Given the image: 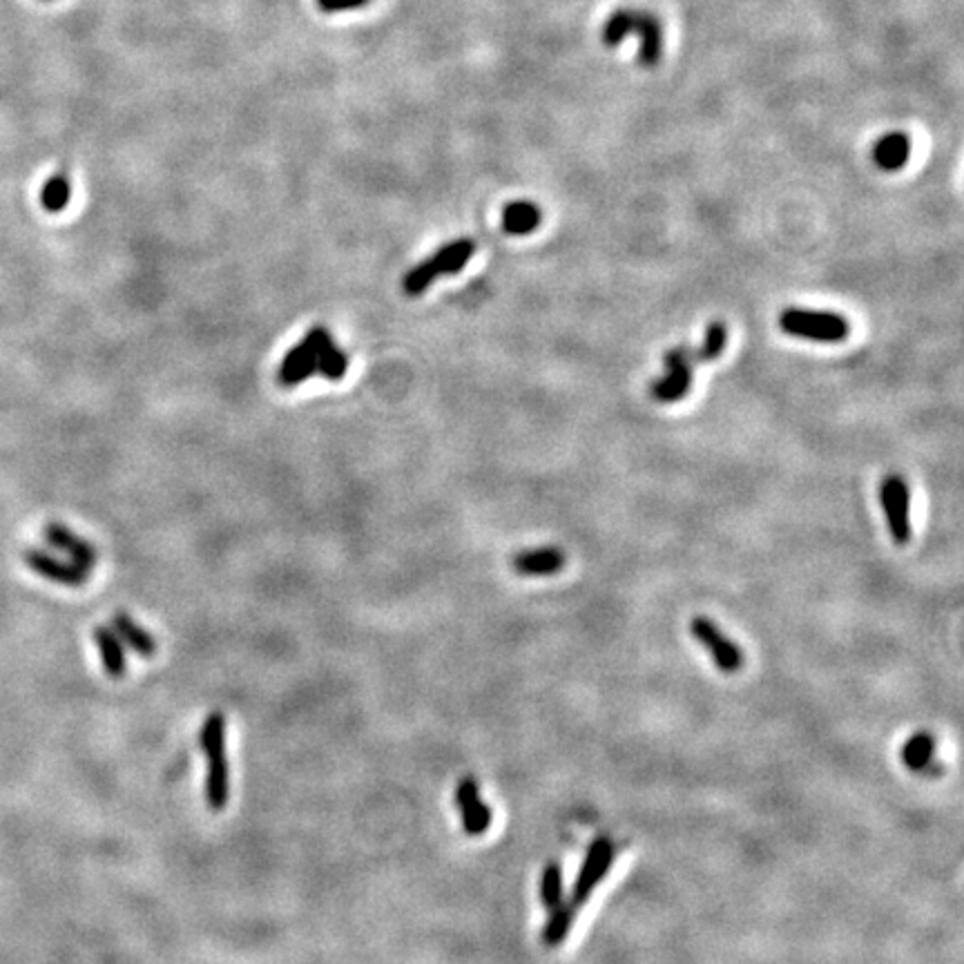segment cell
Wrapping results in <instances>:
<instances>
[{
  "mask_svg": "<svg viewBox=\"0 0 964 964\" xmlns=\"http://www.w3.org/2000/svg\"><path fill=\"white\" fill-rule=\"evenodd\" d=\"M199 746L209 761L206 804L213 813L226 808L230 799V769L226 759V717L215 710L199 730Z\"/></svg>",
  "mask_w": 964,
  "mask_h": 964,
  "instance_id": "1",
  "label": "cell"
},
{
  "mask_svg": "<svg viewBox=\"0 0 964 964\" xmlns=\"http://www.w3.org/2000/svg\"><path fill=\"white\" fill-rule=\"evenodd\" d=\"M634 14H636L634 10L623 8V10H617L607 16V21L603 23V29H600V40L605 47H619L632 34Z\"/></svg>",
  "mask_w": 964,
  "mask_h": 964,
  "instance_id": "20",
  "label": "cell"
},
{
  "mask_svg": "<svg viewBox=\"0 0 964 964\" xmlns=\"http://www.w3.org/2000/svg\"><path fill=\"white\" fill-rule=\"evenodd\" d=\"M348 369V355L344 348L335 346V342L331 340L318 355V373H322L326 380H342L346 376Z\"/></svg>",
  "mask_w": 964,
  "mask_h": 964,
  "instance_id": "24",
  "label": "cell"
},
{
  "mask_svg": "<svg viewBox=\"0 0 964 964\" xmlns=\"http://www.w3.org/2000/svg\"><path fill=\"white\" fill-rule=\"evenodd\" d=\"M45 3H47V0H45Z\"/></svg>",
  "mask_w": 964,
  "mask_h": 964,
  "instance_id": "28",
  "label": "cell"
},
{
  "mask_svg": "<svg viewBox=\"0 0 964 964\" xmlns=\"http://www.w3.org/2000/svg\"><path fill=\"white\" fill-rule=\"evenodd\" d=\"M911 157V139L904 132H889L873 145V162L884 172H895Z\"/></svg>",
  "mask_w": 964,
  "mask_h": 964,
  "instance_id": "13",
  "label": "cell"
},
{
  "mask_svg": "<svg viewBox=\"0 0 964 964\" xmlns=\"http://www.w3.org/2000/svg\"><path fill=\"white\" fill-rule=\"evenodd\" d=\"M681 365L694 367V348L688 346V344H681V346H677V348H673V350L666 353V367H668V369H673V367H681Z\"/></svg>",
  "mask_w": 964,
  "mask_h": 964,
  "instance_id": "27",
  "label": "cell"
},
{
  "mask_svg": "<svg viewBox=\"0 0 964 964\" xmlns=\"http://www.w3.org/2000/svg\"><path fill=\"white\" fill-rule=\"evenodd\" d=\"M690 386H692V367L681 365V367H673V369H668V376H666V378H658V380L652 384L650 393H652V397H654L656 402L670 404V402H679V400H683V397L688 395Z\"/></svg>",
  "mask_w": 964,
  "mask_h": 964,
  "instance_id": "17",
  "label": "cell"
},
{
  "mask_svg": "<svg viewBox=\"0 0 964 964\" xmlns=\"http://www.w3.org/2000/svg\"><path fill=\"white\" fill-rule=\"evenodd\" d=\"M512 568L521 576H551L566 568V554L558 547L527 549L514 556Z\"/></svg>",
  "mask_w": 964,
  "mask_h": 964,
  "instance_id": "11",
  "label": "cell"
},
{
  "mask_svg": "<svg viewBox=\"0 0 964 964\" xmlns=\"http://www.w3.org/2000/svg\"><path fill=\"white\" fill-rule=\"evenodd\" d=\"M455 808L461 813L463 831L469 837H480L491 826V808L480 797V788L476 777L465 775L455 786Z\"/></svg>",
  "mask_w": 964,
  "mask_h": 964,
  "instance_id": "7",
  "label": "cell"
},
{
  "mask_svg": "<svg viewBox=\"0 0 964 964\" xmlns=\"http://www.w3.org/2000/svg\"><path fill=\"white\" fill-rule=\"evenodd\" d=\"M690 634L707 650L710 656H713L715 666L722 673L735 675L743 668L741 647L733 639H728L715 621H710L707 617H694L690 621Z\"/></svg>",
  "mask_w": 964,
  "mask_h": 964,
  "instance_id": "5",
  "label": "cell"
},
{
  "mask_svg": "<svg viewBox=\"0 0 964 964\" xmlns=\"http://www.w3.org/2000/svg\"><path fill=\"white\" fill-rule=\"evenodd\" d=\"M726 340H728V331H726L724 322L710 324L703 344L699 348H694V367L703 365V362H715L726 348Z\"/></svg>",
  "mask_w": 964,
  "mask_h": 964,
  "instance_id": "23",
  "label": "cell"
},
{
  "mask_svg": "<svg viewBox=\"0 0 964 964\" xmlns=\"http://www.w3.org/2000/svg\"><path fill=\"white\" fill-rule=\"evenodd\" d=\"M639 38V63L654 68L664 57V25L650 12L634 14V29Z\"/></svg>",
  "mask_w": 964,
  "mask_h": 964,
  "instance_id": "9",
  "label": "cell"
},
{
  "mask_svg": "<svg viewBox=\"0 0 964 964\" xmlns=\"http://www.w3.org/2000/svg\"><path fill=\"white\" fill-rule=\"evenodd\" d=\"M25 563L43 579L59 583V585H68V587H81L87 583L90 572L81 570L74 563H66L61 558H57L55 554H47L40 549H27L25 551Z\"/></svg>",
  "mask_w": 964,
  "mask_h": 964,
  "instance_id": "8",
  "label": "cell"
},
{
  "mask_svg": "<svg viewBox=\"0 0 964 964\" xmlns=\"http://www.w3.org/2000/svg\"><path fill=\"white\" fill-rule=\"evenodd\" d=\"M438 277H440V273L436 271L433 262H431V260H425V262H420L416 269H412L407 275H404V279H402V290H404V295L418 297V295H423L425 290H429V286H431Z\"/></svg>",
  "mask_w": 964,
  "mask_h": 964,
  "instance_id": "25",
  "label": "cell"
},
{
  "mask_svg": "<svg viewBox=\"0 0 964 964\" xmlns=\"http://www.w3.org/2000/svg\"><path fill=\"white\" fill-rule=\"evenodd\" d=\"M543 213L532 201H514L502 211V228L507 235H529L540 226Z\"/></svg>",
  "mask_w": 964,
  "mask_h": 964,
  "instance_id": "18",
  "label": "cell"
},
{
  "mask_svg": "<svg viewBox=\"0 0 964 964\" xmlns=\"http://www.w3.org/2000/svg\"><path fill=\"white\" fill-rule=\"evenodd\" d=\"M92 636L98 647L100 664H104L106 675L110 679H123L128 673V658H126V645L121 643V639L115 634V630L110 626H96Z\"/></svg>",
  "mask_w": 964,
  "mask_h": 964,
  "instance_id": "12",
  "label": "cell"
},
{
  "mask_svg": "<svg viewBox=\"0 0 964 964\" xmlns=\"http://www.w3.org/2000/svg\"><path fill=\"white\" fill-rule=\"evenodd\" d=\"M540 902L545 908H554L563 902V867L561 861H547L540 876Z\"/></svg>",
  "mask_w": 964,
  "mask_h": 964,
  "instance_id": "22",
  "label": "cell"
},
{
  "mask_svg": "<svg viewBox=\"0 0 964 964\" xmlns=\"http://www.w3.org/2000/svg\"><path fill=\"white\" fill-rule=\"evenodd\" d=\"M576 911H579V906L572 902H566V900L561 904H556L554 908H549V918L540 931V942L549 949L561 947L574 927Z\"/></svg>",
  "mask_w": 964,
  "mask_h": 964,
  "instance_id": "15",
  "label": "cell"
},
{
  "mask_svg": "<svg viewBox=\"0 0 964 964\" xmlns=\"http://www.w3.org/2000/svg\"><path fill=\"white\" fill-rule=\"evenodd\" d=\"M880 500H882V510H884L893 543L906 545L913 536V527H911V519H908L911 496H908L906 480L897 474L886 476L880 487Z\"/></svg>",
  "mask_w": 964,
  "mask_h": 964,
  "instance_id": "6",
  "label": "cell"
},
{
  "mask_svg": "<svg viewBox=\"0 0 964 964\" xmlns=\"http://www.w3.org/2000/svg\"><path fill=\"white\" fill-rule=\"evenodd\" d=\"M331 340L333 337L326 326H313L307 337L286 353L277 371V382L290 389L318 373V355Z\"/></svg>",
  "mask_w": 964,
  "mask_h": 964,
  "instance_id": "3",
  "label": "cell"
},
{
  "mask_svg": "<svg viewBox=\"0 0 964 964\" xmlns=\"http://www.w3.org/2000/svg\"><path fill=\"white\" fill-rule=\"evenodd\" d=\"M933 754H936V739H933V735L923 730V733H916V735L908 737L904 741V746H902V764L908 771L923 773V771H927L931 766Z\"/></svg>",
  "mask_w": 964,
  "mask_h": 964,
  "instance_id": "19",
  "label": "cell"
},
{
  "mask_svg": "<svg viewBox=\"0 0 964 964\" xmlns=\"http://www.w3.org/2000/svg\"><path fill=\"white\" fill-rule=\"evenodd\" d=\"M110 628L115 630V634L121 639V643L126 647H130L132 652L141 654V656H152L157 652V641L152 636L143 626H139L130 615L126 612H117L112 617Z\"/></svg>",
  "mask_w": 964,
  "mask_h": 964,
  "instance_id": "14",
  "label": "cell"
},
{
  "mask_svg": "<svg viewBox=\"0 0 964 964\" xmlns=\"http://www.w3.org/2000/svg\"><path fill=\"white\" fill-rule=\"evenodd\" d=\"M45 540L52 545L55 549L63 551L70 556V563L79 566L81 570H92L96 566V549L92 543L83 540L81 536H76L74 532H70L68 527L52 523L45 527Z\"/></svg>",
  "mask_w": 964,
  "mask_h": 964,
  "instance_id": "10",
  "label": "cell"
},
{
  "mask_svg": "<svg viewBox=\"0 0 964 964\" xmlns=\"http://www.w3.org/2000/svg\"><path fill=\"white\" fill-rule=\"evenodd\" d=\"M615 857H617V846L607 835H600L590 844L581 871L576 876V882L572 886V897H570L572 904L581 906L592 897L596 886L605 880L607 871L612 869Z\"/></svg>",
  "mask_w": 964,
  "mask_h": 964,
  "instance_id": "4",
  "label": "cell"
},
{
  "mask_svg": "<svg viewBox=\"0 0 964 964\" xmlns=\"http://www.w3.org/2000/svg\"><path fill=\"white\" fill-rule=\"evenodd\" d=\"M316 3L324 14H337V12L365 8L371 3V0H316Z\"/></svg>",
  "mask_w": 964,
  "mask_h": 964,
  "instance_id": "26",
  "label": "cell"
},
{
  "mask_svg": "<svg viewBox=\"0 0 964 964\" xmlns=\"http://www.w3.org/2000/svg\"><path fill=\"white\" fill-rule=\"evenodd\" d=\"M476 241L474 239H455L451 243H444L436 250V255L429 258L440 275H455L467 266V262L474 258Z\"/></svg>",
  "mask_w": 964,
  "mask_h": 964,
  "instance_id": "16",
  "label": "cell"
},
{
  "mask_svg": "<svg viewBox=\"0 0 964 964\" xmlns=\"http://www.w3.org/2000/svg\"><path fill=\"white\" fill-rule=\"evenodd\" d=\"M779 326L784 333L793 337H804L813 342L835 344L848 337L850 326L846 318L826 311H806V309H786L779 316Z\"/></svg>",
  "mask_w": 964,
  "mask_h": 964,
  "instance_id": "2",
  "label": "cell"
},
{
  "mask_svg": "<svg viewBox=\"0 0 964 964\" xmlns=\"http://www.w3.org/2000/svg\"><path fill=\"white\" fill-rule=\"evenodd\" d=\"M70 194H72V186H70L68 175L57 172L55 177H49L47 183L43 186L40 204L49 213H61L70 204Z\"/></svg>",
  "mask_w": 964,
  "mask_h": 964,
  "instance_id": "21",
  "label": "cell"
}]
</instances>
